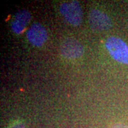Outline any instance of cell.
<instances>
[{
    "label": "cell",
    "mask_w": 128,
    "mask_h": 128,
    "mask_svg": "<svg viewBox=\"0 0 128 128\" xmlns=\"http://www.w3.org/2000/svg\"><path fill=\"white\" fill-rule=\"evenodd\" d=\"M111 57L116 61L128 65V46L121 38L116 36H110L105 44Z\"/></svg>",
    "instance_id": "1"
},
{
    "label": "cell",
    "mask_w": 128,
    "mask_h": 128,
    "mask_svg": "<svg viewBox=\"0 0 128 128\" xmlns=\"http://www.w3.org/2000/svg\"><path fill=\"white\" fill-rule=\"evenodd\" d=\"M60 13L69 24L79 26L82 19V11L78 1L64 2L60 5Z\"/></svg>",
    "instance_id": "2"
},
{
    "label": "cell",
    "mask_w": 128,
    "mask_h": 128,
    "mask_svg": "<svg viewBox=\"0 0 128 128\" xmlns=\"http://www.w3.org/2000/svg\"><path fill=\"white\" fill-rule=\"evenodd\" d=\"M89 25L93 32L106 31L112 27V20L108 14L98 9H92L88 14Z\"/></svg>",
    "instance_id": "3"
},
{
    "label": "cell",
    "mask_w": 128,
    "mask_h": 128,
    "mask_svg": "<svg viewBox=\"0 0 128 128\" xmlns=\"http://www.w3.org/2000/svg\"><path fill=\"white\" fill-rule=\"evenodd\" d=\"M60 54L64 58H78L84 54V47L78 40L73 38H65L60 46Z\"/></svg>",
    "instance_id": "4"
},
{
    "label": "cell",
    "mask_w": 128,
    "mask_h": 128,
    "mask_svg": "<svg viewBox=\"0 0 128 128\" xmlns=\"http://www.w3.org/2000/svg\"><path fill=\"white\" fill-rule=\"evenodd\" d=\"M28 41L35 46H41L44 44L48 38L46 28L40 23H34L26 32Z\"/></svg>",
    "instance_id": "5"
},
{
    "label": "cell",
    "mask_w": 128,
    "mask_h": 128,
    "mask_svg": "<svg viewBox=\"0 0 128 128\" xmlns=\"http://www.w3.org/2000/svg\"><path fill=\"white\" fill-rule=\"evenodd\" d=\"M32 19V14L26 9H21L18 11L11 23L12 32L19 34L25 30L27 24Z\"/></svg>",
    "instance_id": "6"
},
{
    "label": "cell",
    "mask_w": 128,
    "mask_h": 128,
    "mask_svg": "<svg viewBox=\"0 0 128 128\" xmlns=\"http://www.w3.org/2000/svg\"><path fill=\"white\" fill-rule=\"evenodd\" d=\"M8 128H27L26 124L22 121H15L12 124H11Z\"/></svg>",
    "instance_id": "7"
},
{
    "label": "cell",
    "mask_w": 128,
    "mask_h": 128,
    "mask_svg": "<svg viewBox=\"0 0 128 128\" xmlns=\"http://www.w3.org/2000/svg\"><path fill=\"white\" fill-rule=\"evenodd\" d=\"M112 128H128V126L123 124H114Z\"/></svg>",
    "instance_id": "8"
}]
</instances>
